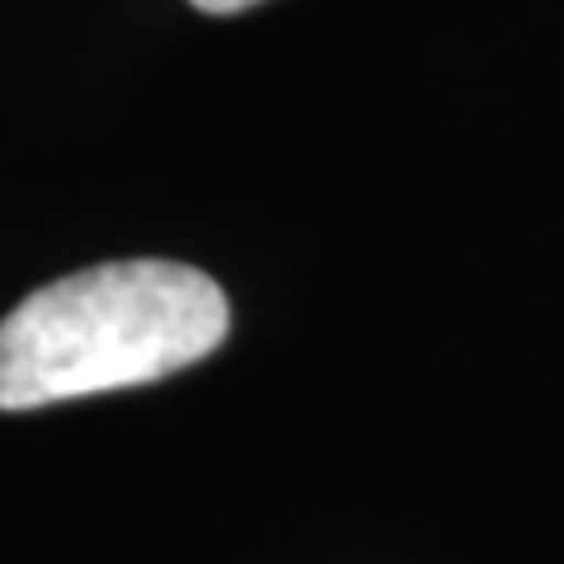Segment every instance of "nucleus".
<instances>
[{
    "label": "nucleus",
    "mask_w": 564,
    "mask_h": 564,
    "mask_svg": "<svg viewBox=\"0 0 564 564\" xmlns=\"http://www.w3.org/2000/svg\"><path fill=\"white\" fill-rule=\"evenodd\" d=\"M231 329L226 292L174 259L57 278L0 321V410L128 391L203 362Z\"/></svg>",
    "instance_id": "nucleus-1"
},
{
    "label": "nucleus",
    "mask_w": 564,
    "mask_h": 564,
    "mask_svg": "<svg viewBox=\"0 0 564 564\" xmlns=\"http://www.w3.org/2000/svg\"><path fill=\"white\" fill-rule=\"evenodd\" d=\"M188 6L203 10V14H240V10L259 6V0H188Z\"/></svg>",
    "instance_id": "nucleus-2"
}]
</instances>
